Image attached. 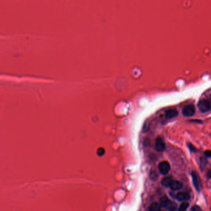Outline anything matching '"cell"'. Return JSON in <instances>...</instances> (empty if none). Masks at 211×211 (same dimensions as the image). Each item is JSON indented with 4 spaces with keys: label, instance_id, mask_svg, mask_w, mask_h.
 I'll return each mask as SVG.
<instances>
[{
    "label": "cell",
    "instance_id": "cell-1",
    "mask_svg": "<svg viewBox=\"0 0 211 211\" xmlns=\"http://www.w3.org/2000/svg\"><path fill=\"white\" fill-rule=\"evenodd\" d=\"M161 206L167 209L168 211H176L177 208V205L175 202L171 201L167 197L164 196L162 198L160 199Z\"/></svg>",
    "mask_w": 211,
    "mask_h": 211
},
{
    "label": "cell",
    "instance_id": "cell-2",
    "mask_svg": "<svg viewBox=\"0 0 211 211\" xmlns=\"http://www.w3.org/2000/svg\"><path fill=\"white\" fill-rule=\"evenodd\" d=\"M198 108L202 112H207L210 110V101L207 99L201 100L198 104Z\"/></svg>",
    "mask_w": 211,
    "mask_h": 211
},
{
    "label": "cell",
    "instance_id": "cell-3",
    "mask_svg": "<svg viewBox=\"0 0 211 211\" xmlns=\"http://www.w3.org/2000/svg\"><path fill=\"white\" fill-rule=\"evenodd\" d=\"M158 170L162 175H167L170 170V165L167 161L162 162L158 165Z\"/></svg>",
    "mask_w": 211,
    "mask_h": 211
},
{
    "label": "cell",
    "instance_id": "cell-4",
    "mask_svg": "<svg viewBox=\"0 0 211 211\" xmlns=\"http://www.w3.org/2000/svg\"><path fill=\"white\" fill-rule=\"evenodd\" d=\"M191 176H192V183H193L194 188H195V189L198 191H199L201 190V182L200 178H199L198 173L195 172H192L191 173Z\"/></svg>",
    "mask_w": 211,
    "mask_h": 211
},
{
    "label": "cell",
    "instance_id": "cell-5",
    "mask_svg": "<svg viewBox=\"0 0 211 211\" xmlns=\"http://www.w3.org/2000/svg\"><path fill=\"white\" fill-rule=\"evenodd\" d=\"M195 107L193 105H188L183 108L182 114L185 117H191L195 113Z\"/></svg>",
    "mask_w": 211,
    "mask_h": 211
},
{
    "label": "cell",
    "instance_id": "cell-6",
    "mask_svg": "<svg viewBox=\"0 0 211 211\" xmlns=\"http://www.w3.org/2000/svg\"><path fill=\"white\" fill-rule=\"evenodd\" d=\"M155 149L158 152H163L165 149V143L161 138H158L155 141Z\"/></svg>",
    "mask_w": 211,
    "mask_h": 211
},
{
    "label": "cell",
    "instance_id": "cell-7",
    "mask_svg": "<svg viewBox=\"0 0 211 211\" xmlns=\"http://www.w3.org/2000/svg\"><path fill=\"white\" fill-rule=\"evenodd\" d=\"M178 115V111L176 109H169L165 113V117L166 119H172Z\"/></svg>",
    "mask_w": 211,
    "mask_h": 211
},
{
    "label": "cell",
    "instance_id": "cell-8",
    "mask_svg": "<svg viewBox=\"0 0 211 211\" xmlns=\"http://www.w3.org/2000/svg\"><path fill=\"white\" fill-rule=\"evenodd\" d=\"M176 198L178 201H184L188 200L190 198V195L187 192H180L176 194Z\"/></svg>",
    "mask_w": 211,
    "mask_h": 211
},
{
    "label": "cell",
    "instance_id": "cell-9",
    "mask_svg": "<svg viewBox=\"0 0 211 211\" xmlns=\"http://www.w3.org/2000/svg\"><path fill=\"white\" fill-rule=\"evenodd\" d=\"M169 187L172 190H179L182 188L183 183L179 181H172Z\"/></svg>",
    "mask_w": 211,
    "mask_h": 211
},
{
    "label": "cell",
    "instance_id": "cell-10",
    "mask_svg": "<svg viewBox=\"0 0 211 211\" xmlns=\"http://www.w3.org/2000/svg\"><path fill=\"white\" fill-rule=\"evenodd\" d=\"M172 181V178L171 177H165L162 179L161 184L165 187H169Z\"/></svg>",
    "mask_w": 211,
    "mask_h": 211
},
{
    "label": "cell",
    "instance_id": "cell-11",
    "mask_svg": "<svg viewBox=\"0 0 211 211\" xmlns=\"http://www.w3.org/2000/svg\"><path fill=\"white\" fill-rule=\"evenodd\" d=\"M161 206L157 202L152 203L149 208V211H160Z\"/></svg>",
    "mask_w": 211,
    "mask_h": 211
},
{
    "label": "cell",
    "instance_id": "cell-12",
    "mask_svg": "<svg viewBox=\"0 0 211 211\" xmlns=\"http://www.w3.org/2000/svg\"><path fill=\"white\" fill-rule=\"evenodd\" d=\"M189 207V203L188 202H183L180 205L178 211H186Z\"/></svg>",
    "mask_w": 211,
    "mask_h": 211
},
{
    "label": "cell",
    "instance_id": "cell-13",
    "mask_svg": "<svg viewBox=\"0 0 211 211\" xmlns=\"http://www.w3.org/2000/svg\"><path fill=\"white\" fill-rule=\"evenodd\" d=\"M97 155H98L100 156V157L104 155V154H105V150H104V148H99L98 150H97Z\"/></svg>",
    "mask_w": 211,
    "mask_h": 211
},
{
    "label": "cell",
    "instance_id": "cell-14",
    "mask_svg": "<svg viewBox=\"0 0 211 211\" xmlns=\"http://www.w3.org/2000/svg\"><path fill=\"white\" fill-rule=\"evenodd\" d=\"M191 211H202V209L198 206H194L191 209Z\"/></svg>",
    "mask_w": 211,
    "mask_h": 211
},
{
    "label": "cell",
    "instance_id": "cell-15",
    "mask_svg": "<svg viewBox=\"0 0 211 211\" xmlns=\"http://www.w3.org/2000/svg\"><path fill=\"white\" fill-rule=\"evenodd\" d=\"M151 178H152V180H155L156 178H157V174L156 173V172H151Z\"/></svg>",
    "mask_w": 211,
    "mask_h": 211
},
{
    "label": "cell",
    "instance_id": "cell-16",
    "mask_svg": "<svg viewBox=\"0 0 211 211\" xmlns=\"http://www.w3.org/2000/svg\"><path fill=\"white\" fill-rule=\"evenodd\" d=\"M201 162L202 165H206L207 164V160L206 159V158L202 157L201 158Z\"/></svg>",
    "mask_w": 211,
    "mask_h": 211
},
{
    "label": "cell",
    "instance_id": "cell-17",
    "mask_svg": "<svg viewBox=\"0 0 211 211\" xmlns=\"http://www.w3.org/2000/svg\"><path fill=\"white\" fill-rule=\"evenodd\" d=\"M188 147H189V148L190 149L191 151H192V152H194V151H196V148H194V146H193L192 144H188Z\"/></svg>",
    "mask_w": 211,
    "mask_h": 211
},
{
    "label": "cell",
    "instance_id": "cell-18",
    "mask_svg": "<svg viewBox=\"0 0 211 211\" xmlns=\"http://www.w3.org/2000/svg\"><path fill=\"white\" fill-rule=\"evenodd\" d=\"M204 155L206 157H210L211 156V153L210 151H207L204 152Z\"/></svg>",
    "mask_w": 211,
    "mask_h": 211
},
{
    "label": "cell",
    "instance_id": "cell-19",
    "mask_svg": "<svg viewBox=\"0 0 211 211\" xmlns=\"http://www.w3.org/2000/svg\"><path fill=\"white\" fill-rule=\"evenodd\" d=\"M207 176H208V177H209V178H210V176H211V175H210V170L208 171V174H207Z\"/></svg>",
    "mask_w": 211,
    "mask_h": 211
},
{
    "label": "cell",
    "instance_id": "cell-20",
    "mask_svg": "<svg viewBox=\"0 0 211 211\" xmlns=\"http://www.w3.org/2000/svg\"><path fill=\"white\" fill-rule=\"evenodd\" d=\"M160 211H164V210H160Z\"/></svg>",
    "mask_w": 211,
    "mask_h": 211
}]
</instances>
